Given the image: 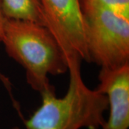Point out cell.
<instances>
[{"instance_id":"6da1fadb","label":"cell","mask_w":129,"mask_h":129,"mask_svg":"<svg viewBox=\"0 0 129 129\" xmlns=\"http://www.w3.org/2000/svg\"><path fill=\"white\" fill-rule=\"evenodd\" d=\"M69 85L64 96H56L55 88L40 92L41 105L29 118L26 129H102L108 109L106 95L84 83L81 68H71Z\"/></svg>"},{"instance_id":"7a4b0ae2","label":"cell","mask_w":129,"mask_h":129,"mask_svg":"<svg viewBox=\"0 0 129 129\" xmlns=\"http://www.w3.org/2000/svg\"><path fill=\"white\" fill-rule=\"evenodd\" d=\"M2 43L7 55L25 70L28 85L40 93L55 88L50 83V75L68 70L60 46L41 24L7 17Z\"/></svg>"},{"instance_id":"3957f363","label":"cell","mask_w":129,"mask_h":129,"mask_svg":"<svg viewBox=\"0 0 129 129\" xmlns=\"http://www.w3.org/2000/svg\"><path fill=\"white\" fill-rule=\"evenodd\" d=\"M90 62L101 68L129 63V19L110 11L82 9Z\"/></svg>"},{"instance_id":"277c9868","label":"cell","mask_w":129,"mask_h":129,"mask_svg":"<svg viewBox=\"0 0 129 129\" xmlns=\"http://www.w3.org/2000/svg\"><path fill=\"white\" fill-rule=\"evenodd\" d=\"M42 23L64 54L68 69L90 62L84 14L80 0H39Z\"/></svg>"},{"instance_id":"5b68a950","label":"cell","mask_w":129,"mask_h":129,"mask_svg":"<svg viewBox=\"0 0 129 129\" xmlns=\"http://www.w3.org/2000/svg\"><path fill=\"white\" fill-rule=\"evenodd\" d=\"M97 89L108 99L109 117L102 129H128L129 63L115 68H101Z\"/></svg>"},{"instance_id":"8992f818","label":"cell","mask_w":129,"mask_h":129,"mask_svg":"<svg viewBox=\"0 0 129 129\" xmlns=\"http://www.w3.org/2000/svg\"><path fill=\"white\" fill-rule=\"evenodd\" d=\"M6 17L42 23L39 0H2Z\"/></svg>"},{"instance_id":"52a82bcc","label":"cell","mask_w":129,"mask_h":129,"mask_svg":"<svg viewBox=\"0 0 129 129\" xmlns=\"http://www.w3.org/2000/svg\"><path fill=\"white\" fill-rule=\"evenodd\" d=\"M81 9L110 11L129 19V0H80Z\"/></svg>"},{"instance_id":"ba28073f","label":"cell","mask_w":129,"mask_h":129,"mask_svg":"<svg viewBox=\"0 0 129 129\" xmlns=\"http://www.w3.org/2000/svg\"><path fill=\"white\" fill-rule=\"evenodd\" d=\"M6 16H5L3 8H2V0H0V44L2 43V38H3V34H4V29H5V24L6 21Z\"/></svg>"},{"instance_id":"9c48e42d","label":"cell","mask_w":129,"mask_h":129,"mask_svg":"<svg viewBox=\"0 0 129 129\" xmlns=\"http://www.w3.org/2000/svg\"><path fill=\"white\" fill-rule=\"evenodd\" d=\"M12 129H19V127H17V126H16V127H14L13 128H12Z\"/></svg>"}]
</instances>
